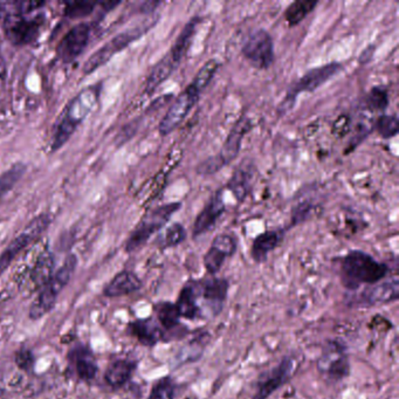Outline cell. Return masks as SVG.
<instances>
[{"label": "cell", "instance_id": "cell-1", "mask_svg": "<svg viewBox=\"0 0 399 399\" xmlns=\"http://www.w3.org/2000/svg\"><path fill=\"white\" fill-rule=\"evenodd\" d=\"M389 266L376 260L370 254L352 249L344 255L341 262V281L349 290H357L361 286H372L387 277Z\"/></svg>", "mask_w": 399, "mask_h": 399}, {"label": "cell", "instance_id": "cell-2", "mask_svg": "<svg viewBox=\"0 0 399 399\" xmlns=\"http://www.w3.org/2000/svg\"><path fill=\"white\" fill-rule=\"evenodd\" d=\"M252 128L253 123L249 117L242 116L241 119H238L237 122L234 123L233 127L231 128L220 151L212 157L199 163L196 168V172L199 176L207 177L211 174H217L218 171L223 170V168L229 166V163L237 159L238 155L240 152L242 139L249 131L252 130Z\"/></svg>", "mask_w": 399, "mask_h": 399}, {"label": "cell", "instance_id": "cell-3", "mask_svg": "<svg viewBox=\"0 0 399 399\" xmlns=\"http://www.w3.org/2000/svg\"><path fill=\"white\" fill-rule=\"evenodd\" d=\"M78 265V258L74 254H69L62 266L54 273L51 280L40 289L39 295L33 301L32 306L28 312V317L33 321L39 320L56 307V300L60 293L69 284L76 272Z\"/></svg>", "mask_w": 399, "mask_h": 399}, {"label": "cell", "instance_id": "cell-4", "mask_svg": "<svg viewBox=\"0 0 399 399\" xmlns=\"http://www.w3.org/2000/svg\"><path fill=\"white\" fill-rule=\"evenodd\" d=\"M342 68L343 66L340 62H329L306 71L300 79H297L289 86L285 99L281 101L277 107V114L280 116L287 114L294 107L297 96L300 95L301 93L304 91L312 93L317 91L324 83L328 82L329 80L337 76L342 71Z\"/></svg>", "mask_w": 399, "mask_h": 399}, {"label": "cell", "instance_id": "cell-5", "mask_svg": "<svg viewBox=\"0 0 399 399\" xmlns=\"http://www.w3.org/2000/svg\"><path fill=\"white\" fill-rule=\"evenodd\" d=\"M157 21H159V16H152L151 19H146V21L142 24L129 28L127 31L115 36L113 39L108 41L107 44L103 45L102 47L98 49L94 54H91V58L83 66V73L88 76L96 69H99L100 67H102L103 65L107 64L116 53L123 51L134 41L142 38L146 32H149L151 28L157 24Z\"/></svg>", "mask_w": 399, "mask_h": 399}, {"label": "cell", "instance_id": "cell-6", "mask_svg": "<svg viewBox=\"0 0 399 399\" xmlns=\"http://www.w3.org/2000/svg\"><path fill=\"white\" fill-rule=\"evenodd\" d=\"M182 207L181 203H169L152 209L142 218L126 242V252L131 253L146 245L155 233L170 222L171 218Z\"/></svg>", "mask_w": 399, "mask_h": 399}, {"label": "cell", "instance_id": "cell-7", "mask_svg": "<svg viewBox=\"0 0 399 399\" xmlns=\"http://www.w3.org/2000/svg\"><path fill=\"white\" fill-rule=\"evenodd\" d=\"M192 281L201 317H218L225 306L229 289V280L224 277H209Z\"/></svg>", "mask_w": 399, "mask_h": 399}, {"label": "cell", "instance_id": "cell-8", "mask_svg": "<svg viewBox=\"0 0 399 399\" xmlns=\"http://www.w3.org/2000/svg\"><path fill=\"white\" fill-rule=\"evenodd\" d=\"M317 370L329 383L336 384L348 377L350 362L344 344L339 341H329L317 361Z\"/></svg>", "mask_w": 399, "mask_h": 399}, {"label": "cell", "instance_id": "cell-9", "mask_svg": "<svg viewBox=\"0 0 399 399\" xmlns=\"http://www.w3.org/2000/svg\"><path fill=\"white\" fill-rule=\"evenodd\" d=\"M203 91L196 83L191 81L190 84L174 99L162 121L159 122V131L161 136L164 137L170 135L184 122L192 108L197 104Z\"/></svg>", "mask_w": 399, "mask_h": 399}, {"label": "cell", "instance_id": "cell-10", "mask_svg": "<svg viewBox=\"0 0 399 399\" xmlns=\"http://www.w3.org/2000/svg\"><path fill=\"white\" fill-rule=\"evenodd\" d=\"M51 222V216L44 214L36 216L28 223V225L8 244L4 252L0 254V274H3L8 269V266L12 264V261L21 251H24L27 246L39 239L40 236L49 227Z\"/></svg>", "mask_w": 399, "mask_h": 399}, {"label": "cell", "instance_id": "cell-11", "mask_svg": "<svg viewBox=\"0 0 399 399\" xmlns=\"http://www.w3.org/2000/svg\"><path fill=\"white\" fill-rule=\"evenodd\" d=\"M87 96L88 93L84 91L68 106L67 111L62 116V119H60L56 133L53 135L52 151L59 150L65 143L68 142L76 128L79 127L80 123L82 122L84 116L91 111V108L94 107L95 100L86 102Z\"/></svg>", "mask_w": 399, "mask_h": 399}, {"label": "cell", "instance_id": "cell-12", "mask_svg": "<svg viewBox=\"0 0 399 399\" xmlns=\"http://www.w3.org/2000/svg\"><path fill=\"white\" fill-rule=\"evenodd\" d=\"M241 53L252 67L260 71L269 69L275 59L272 36L264 28L255 30L246 38Z\"/></svg>", "mask_w": 399, "mask_h": 399}, {"label": "cell", "instance_id": "cell-13", "mask_svg": "<svg viewBox=\"0 0 399 399\" xmlns=\"http://www.w3.org/2000/svg\"><path fill=\"white\" fill-rule=\"evenodd\" d=\"M294 372L295 360L290 356H285L275 367L262 372L258 377L253 399H269L274 392L292 380Z\"/></svg>", "mask_w": 399, "mask_h": 399}, {"label": "cell", "instance_id": "cell-14", "mask_svg": "<svg viewBox=\"0 0 399 399\" xmlns=\"http://www.w3.org/2000/svg\"><path fill=\"white\" fill-rule=\"evenodd\" d=\"M44 16H36L28 19L19 14H11L5 20V34L16 46L32 44L39 36L44 25Z\"/></svg>", "mask_w": 399, "mask_h": 399}, {"label": "cell", "instance_id": "cell-15", "mask_svg": "<svg viewBox=\"0 0 399 399\" xmlns=\"http://www.w3.org/2000/svg\"><path fill=\"white\" fill-rule=\"evenodd\" d=\"M91 25L87 23H81L71 28L65 34L56 48V54L59 60L65 64H71L76 61L87 47L91 39Z\"/></svg>", "mask_w": 399, "mask_h": 399}, {"label": "cell", "instance_id": "cell-16", "mask_svg": "<svg viewBox=\"0 0 399 399\" xmlns=\"http://www.w3.org/2000/svg\"><path fill=\"white\" fill-rule=\"evenodd\" d=\"M238 241L234 236L229 233L218 234L211 242L209 249L203 258L206 272L211 277L220 272L225 261L233 257L237 252Z\"/></svg>", "mask_w": 399, "mask_h": 399}, {"label": "cell", "instance_id": "cell-17", "mask_svg": "<svg viewBox=\"0 0 399 399\" xmlns=\"http://www.w3.org/2000/svg\"><path fill=\"white\" fill-rule=\"evenodd\" d=\"M68 364L78 380L89 383L94 380L99 372V364L95 354L87 344L76 343L67 354Z\"/></svg>", "mask_w": 399, "mask_h": 399}, {"label": "cell", "instance_id": "cell-18", "mask_svg": "<svg viewBox=\"0 0 399 399\" xmlns=\"http://www.w3.org/2000/svg\"><path fill=\"white\" fill-rule=\"evenodd\" d=\"M223 194L224 189H218L211 196L209 202L206 203L204 209L198 214L192 225V238L194 239L209 233V231L216 227L218 220L222 218L225 212V203Z\"/></svg>", "mask_w": 399, "mask_h": 399}, {"label": "cell", "instance_id": "cell-19", "mask_svg": "<svg viewBox=\"0 0 399 399\" xmlns=\"http://www.w3.org/2000/svg\"><path fill=\"white\" fill-rule=\"evenodd\" d=\"M399 297L398 277H392L391 280L378 282L376 285L367 286V288L352 301L354 304L362 307H370L376 304H387L395 302Z\"/></svg>", "mask_w": 399, "mask_h": 399}, {"label": "cell", "instance_id": "cell-20", "mask_svg": "<svg viewBox=\"0 0 399 399\" xmlns=\"http://www.w3.org/2000/svg\"><path fill=\"white\" fill-rule=\"evenodd\" d=\"M127 332L146 347H155L159 342L168 340L166 332L154 317L131 321L128 323Z\"/></svg>", "mask_w": 399, "mask_h": 399}, {"label": "cell", "instance_id": "cell-21", "mask_svg": "<svg viewBox=\"0 0 399 399\" xmlns=\"http://www.w3.org/2000/svg\"><path fill=\"white\" fill-rule=\"evenodd\" d=\"M255 166L251 159H246L229 178L226 187L229 189L238 203H242L249 196L251 184L253 181Z\"/></svg>", "mask_w": 399, "mask_h": 399}, {"label": "cell", "instance_id": "cell-22", "mask_svg": "<svg viewBox=\"0 0 399 399\" xmlns=\"http://www.w3.org/2000/svg\"><path fill=\"white\" fill-rule=\"evenodd\" d=\"M287 229H269L259 234L253 240L251 249V257L257 264L267 260L269 254L281 245Z\"/></svg>", "mask_w": 399, "mask_h": 399}, {"label": "cell", "instance_id": "cell-23", "mask_svg": "<svg viewBox=\"0 0 399 399\" xmlns=\"http://www.w3.org/2000/svg\"><path fill=\"white\" fill-rule=\"evenodd\" d=\"M142 280L131 271L117 273L103 289V297H119L130 295L142 288Z\"/></svg>", "mask_w": 399, "mask_h": 399}, {"label": "cell", "instance_id": "cell-24", "mask_svg": "<svg viewBox=\"0 0 399 399\" xmlns=\"http://www.w3.org/2000/svg\"><path fill=\"white\" fill-rule=\"evenodd\" d=\"M137 364V361L130 358H116L111 361L104 372V382L111 389H121L131 380Z\"/></svg>", "mask_w": 399, "mask_h": 399}, {"label": "cell", "instance_id": "cell-25", "mask_svg": "<svg viewBox=\"0 0 399 399\" xmlns=\"http://www.w3.org/2000/svg\"><path fill=\"white\" fill-rule=\"evenodd\" d=\"M202 16H192L183 27L182 31L174 41L170 52L168 53L171 60L174 64L179 66L182 62L183 58L186 56V53L190 49L191 44L194 41V36L197 33V28L202 24Z\"/></svg>", "mask_w": 399, "mask_h": 399}, {"label": "cell", "instance_id": "cell-26", "mask_svg": "<svg viewBox=\"0 0 399 399\" xmlns=\"http://www.w3.org/2000/svg\"><path fill=\"white\" fill-rule=\"evenodd\" d=\"M178 312L181 315V319L185 320H197L201 317V309L198 306L197 295L194 289V281L190 280L183 286L178 299L176 302Z\"/></svg>", "mask_w": 399, "mask_h": 399}, {"label": "cell", "instance_id": "cell-27", "mask_svg": "<svg viewBox=\"0 0 399 399\" xmlns=\"http://www.w3.org/2000/svg\"><path fill=\"white\" fill-rule=\"evenodd\" d=\"M177 65L171 60L169 54L163 56L157 64L151 69L146 83V94H152L164 81L169 79L172 73L177 69Z\"/></svg>", "mask_w": 399, "mask_h": 399}, {"label": "cell", "instance_id": "cell-28", "mask_svg": "<svg viewBox=\"0 0 399 399\" xmlns=\"http://www.w3.org/2000/svg\"><path fill=\"white\" fill-rule=\"evenodd\" d=\"M54 266L56 261L49 251H45L44 253L40 254L36 265L30 274L33 286L36 289L43 288L48 281L51 280L52 277L54 275Z\"/></svg>", "mask_w": 399, "mask_h": 399}, {"label": "cell", "instance_id": "cell-29", "mask_svg": "<svg viewBox=\"0 0 399 399\" xmlns=\"http://www.w3.org/2000/svg\"><path fill=\"white\" fill-rule=\"evenodd\" d=\"M154 310L156 314V320L166 334L172 332L181 326V315L174 302H169V301L159 302L155 304Z\"/></svg>", "mask_w": 399, "mask_h": 399}, {"label": "cell", "instance_id": "cell-30", "mask_svg": "<svg viewBox=\"0 0 399 399\" xmlns=\"http://www.w3.org/2000/svg\"><path fill=\"white\" fill-rule=\"evenodd\" d=\"M317 5H319V1L317 0H297V1H294L287 6L285 13H284L286 23L290 27L297 26L306 19V16H309L317 8Z\"/></svg>", "mask_w": 399, "mask_h": 399}, {"label": "cell", "instance_id": "cell-31", "mask_svg": "<svg viewBox=\"0 0 399 399\" xmlns=\"http://www.w3.org/2000/svg\"><path fill=\"white\" fill-rule=\"evenodd\" d=\"M209 337V334H199L194 340L190 341V343L183 347L177 356V362H179V365L199 360L204 352Z\"/></svg>", "mask_w": 399, "mask_h": 399}, {"label": "cell", "instance_id": "cell-32", "mask_svg": "<svg viewBox=\"0 0 399 399\" xmlns=\"http://www.w3.org/2000/svg\"><path fill=\"white\" fill-rule=\"evenodd\" d=\"M389 91L383 86H375L367 91L364 104L372 113H384L389 107Z\"/></svg>", "mask_w": 399, "mask_h": 399}, {"label": "cell", "instance_id": "cell-33", "mask_svg": "<svg viewBox=\"0 0 399 399\" xmlns=\"http://www.w3.org/2000/svg\"><path fill=\"white\" fill-rule=\"evenodd\" d=\"M186 236L187 233L185 227L181 223H174L166 229L162 236H159L157 244L162 249L177 247L185 240Z\"/></svg>", "mask_w": 399, "mask_h": 399}, {"label": "cell", "instance_id": "cell-34", "mask_svg": "<svg viewBox=\"0 0 399 399\" xmlns=\"http://www.w3.org/2000/svg\"><path fill=\"white\" fill-rule=\"evenodd\" d=\"M26 170L27 166L24 163H16L0 176V198L4 197L8 191L12 190L13 186L23 178Z\"/></svg>", "mask_w": 399, "mask_h": 399}, {"label": "cell", "instance_id": "cell-35", "mask_svg": "<svg viewBox=\"0 0 399 399\" xmlns=\"http://www.w3.org/2000/svg\"><path fill=\"white\" fill-rule=\"evenodd\" d=\"M317 206L310 201H302L297 203V205L292 207V214H290V227L300 225L304 223L308 222L317 214Z\"/></svg>", "mask_w": 399, "mask_h": 399}, {"label": "cell", "instance_id": "cell-36", "mask_svg": "<svg viewBox=\"0 0 399 399\" xmlns=\"http://www.w3.org/2000/svg\"><path fill=\"white\" fill-rule=\"evenodd\" d=\"M177 385L170 376L159 378L151 387L150 395L148 399H174Z\"/></svg>", "mask_w": 399, "mask_h": 399}, {"label": "cell", "instance_id": "cell-37", "mask_svg": "<svg viewBox=\"0 0 399 399\" xmlns=\"http://www.w3.org/2000/svg\"><path fill=\"white\" fill-rule=\"evenodd\" d=\"M375 129L384 139H394L399 131V121L395 115L382 114L376 119Z\"/></svg>", "mask_w": 399, "mask_h": 399}, {"label": "cell", "instance_id": "cell-38", "mask_svg": "<svg viewBox=\"0 0 399 399\" xmlns=\"http://www.w3.org/2000/svg\"><path fill=\"white\" fill-rule=\"evenodd\" d=\"M222 64L220 61L218 59H209V61H206L205 64L203 65V67L198 71L197 74L194 76L192 82L196 83L198 87L201 88L202 91H204L207 86H209V82L212 81L216 73H217L218 69L220 68Z\"/></svg>", "mask_w": 399, "mask_h": 399}, {"label": "cell", "instance_id": "cell-39", "mask_svg": "<svg viewBox=\"0 0 399 399\" xmlns=\"http://www.w3.org/2000/svg\"><path fill=\"white\" fill-rule=\"evenodd\" d=\"M98 3L94 1H71L66 3L65 8V16L68 18H83V16H89L94 12Z\"/></svg>", "mask_w": 399, "mask_h": 399}, {"label": "cell", "instance_id": "cell-40", "mask_svg": "<svg viewBox=\"0 0 399 399\" xmlns=\"http://www.w3.org/2000/svg\"><path fill=\"white\" fill-rule=\"evenodd\" d=\"M14 363L21 372L32 374L36 367V356L31 349L20 348L14 355Z\"/></svg>", "mask_w": 399, "mask_h": 399}, {"label": "cell", "instance_id": "cell-41", "mask_svg": "<svg viewBox=\"0 0 399 399\" xmlns=\"http://www.w3.org/2000/svg\"><path fill=\"white\" fill-rule=\"evenodd\" d=\"M349 119L347 116H340L339 119H336L334 122V126H332V134L337 136V137H343L345 135L348 134L349 131Z\"/></svg>", "mask_w": 399, "mask_h": 399}, {"label": "cell", "instance_id": "cell-42", "mask_svg": "<svg viewBox=\"0 0 399 399\" xmlns=\"http://www.w3.org/2000/svg\"><path fill=\"white\" fill-rule=\"evenodd\" d=\"M376 46L375 45H370L367 46V48H364L363 52L361 53L360 58H358V62L361 65H367L372 59H374V56H375Z\"/></svg>", "mask_w": 399, "mask_h": 399}]
</instances>
